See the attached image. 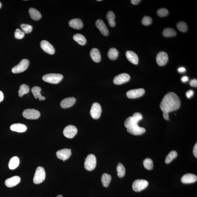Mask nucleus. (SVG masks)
I'll list each match as a JSON object with an SVG mask.
<instances>
[{"mask_svg":"<svg viewBox=\"0 0 197 197\" xmlns=\"http://www.w3.org/2000/svg\"><path fill=\"white\" fill-rule=\"evenodd\" d=\"M169 14L168 10L165 8H161L157 11V14L160 17H163L167 16Z\"/></svg>","mask_w":197,"mask_h":197,"instance_id":"obj_39","label":"nucleus"},{"mask_svg":"<svg viewBox=\"0 0 197 197\" xmlns=\"http://www.w3.org/2000/svg\"><path fill=\"white\" fill-rule=\"evenodd\" d=\"M178 70L179 72L181 73L185 72V68L181 67L179 68V69H178Z\"/></svg>","mask_w":197,"mask_h":197,"instance_id":"obj_48","label":"nucleus"},{"mask_svg":"<svg viewBox=\"0 0 197 197\" xmlns=\"http://www.w3.org/2000/svg\"><path fill=\"white\" fill-rule=\"evenodd\" d=\"M102 113V108L99 104L94 103L92 105L90 114L91 117L94 119H97L100 117Z\"/></svg>","mask_w":197,"mask_h":197,"instance_id":"obj_9","label":"nucleus"},{"mask_svg":"<svg viewBox=\"0 0 197 197\" xmlns=\"http://www.w3.org/2000/svg\"><path fill=\"white\" fill-rule=\"evenodd\" d=\"M149 185L147 180L138 179L134 181L132 184V188L134 191L139 192L146 188Z\"/></svg>","mask_w":197,"mask_h":197,"instance_id":"obj_7","label":"nucleus"},{"mask_svg":"<svg viewBox=\"0 0 197 197\" xmlns=\"http://www.w3.org/2000/svg\"><path fill=\"white\" fill-rule=\"evenodd\" d=\"M178 156V153L176 151H172L167 156L165 160V163L169 164L172 161V160Z\"/></svg>","mask_w":197,"mask_h":197,"instance_id":"obj_33","label":"nucleus"},{"mask_svg":"<svg viewBox=\"0 0 197 197\" xmlns=\"http://www.w3.org/2000/svg\"><path fill=\"white\" fill-rule=\"evenodd\" d=\"M45 172L44 167H38L36 169L33 179L34 183L35 184L42 183L45 180Z\"/></svg>","mask_w":197,"mask_h":197,"instance_id":"obj_5","label":"nucleus"},{"mask_svg":"<svg viewBox=\"0 0 197 197\" xmlns=\"http://www.w3.org/2000/svg\"><path fill=\"white\" fill-rule=\"evenodd\" d=\"M130 75L127 73H123L115 77L114 83L115 84L120 85L128 82L130 80Z\"/></svg>","mask_w":197,"mask_h":197,"instance_id":"obj_13","label":"nucleus"},{"mask_svg":"<svg viewBox=\"0 0 197 197\" xmlns=\"http://www.w3.org/2000/svg\"><path fill=\"white\" fill-rule=\"evenodd\" d=\"M30 91V88L28 86L25 84L21 85L19 87V90L18 91L19 96L21 97L25 94L28 93Z\"/></svg>","mask_w":197,"mask_h":197,"instance_id":"obj_31","label":"nucleus"},{"mask_svg":"<svg viewBox=\"0 0 197 197\" xmlns=\"http://www.w3.org/2000/svg\"><path fill=\"white\" fill-rule=\"evenodd\" d=\"M194 91L192 90H189L186 93V95L188 98L189 99L192 97L194 95Z\"/></svg>","mask_w":197,"mask_h":197,"instance_id":"obj_42","label":"nucleus"},{"mask_svg":"<svg viewBox=\"0 0 197 197\" xmlns=\"http://www.w3.org/2000/svg\"><path fill=\"white\" fill-rule=\"evenodd\" d=\"M21 181V178L18 176H14L7 178L5 180V184L8 187H12L15 186Z\"/></svg>","mask_w":197,"mask_h":197,"instance_id":"obj_17","label":"nucleus"},{"mask_svg":"<svg viewBox=\"0 0 197 197\" xmlns=\"http://www.w3.org/2000/svg\"><path fill=\"white\" fill-rule=\"evenodd\" d=\"M181 105L178 96L173 92L167 94L162 99L160 108L163 112L164 119L169 120V113L178 110Z\"/></svg>","mask_w":197,"mask_h":197,"instance_id":"obj_1","label":"nucleus"},{"mask_svg":"<svg viewBox=\"0 0 197 197\" xmlns=\"http://www.w3.org/2000/svg\"><path fill=\"white\" fill-rule=\"evenodd\" d=\"M71 155V149H64L58 151L56 156L59 159L65 161L70 157Z\"/></svg>","mask_w":197,"mask_h":197,"instance_id":"obj_14","label":"nucleus"},{"mask_svg":"<svg viewBox=\"0 0 197 197\" xmlns=\"http://www.w3.org/2000/svg\"><path fill=\"white\" fill-rule=\"evenodd\" d=\"M63 78V75L56 73H50L44 75L42 77V80L45 82L53 84L59 83Z\"/></svg>","mask_w":197,"mask_h":197,"instance_id":"obj_3","label":"nucleus"},{"mask_svg":"<svg viewBox=\"0 0 197 197\" xmlns=\"http://www.w3.org/2000/svg\"><path fill=\"white\" fill-rule=\"evenodd\" d=\"M23 115L25 118L28 119H36L40 117V113L37 110L27 109L23 111Z\"/></svg>","mask_w":197,"mask_h":197,"instance_id":"obj_8","label":"nucleus"},{"mask_svg":"<svg viewBox=\"0 0 197 197\" xmlns=\"http://www.w3.org/2000/svg\"><path fill=\"white\" fill-rule=\"evenodd\" d=\"M106 17L110 26L114 27L115 25V15L112 11H109L107 14Z\"/></svg>","mask_w":197,"mask_h":197,"instance_id":"obj_28","label":"nucleus"},{"mask_svg":"<svg viewBox=\"0 0 197 197\" xmlns=\"http://www.w3.org/2000/svg\"><path fill=\"white\" fill-rule=\"evenodd\" d=\"M111 180V177L110 175L104 173L102 174L101 178V181L104 187H107L109 185Z\"/></svg>","mask_w":197,"mask_h":197,"instance_id":"obj_27","label":"nucleus"},{"mask_svg":"<svg viewBox=\"0 0 197 197\" xmlns=\"http://www.w3.org/2000/svg\"><path fill=\"white\" fill-rule=\"evenodd\" d=\"M141 1L140 0H132L131 2L132 4L134 5H137L140 3Z\"/></svg>","mask_w":197,"mask_h":197,"instance_id":"obj_45","label":"nucleus"},{"mask_svg":"<svg viewBox=\"0 0 197 197\" xmlns=\"http://www.w3.org/2000/svg\"><path fill=\"white\" fill-rule=\"evenodd\" d=\"M168 61V56L164 51H161L156 56V61L158 65L163 66L166 65Z\"/></svg>","mask_w":197,"mask_h":197,"instance_id":"obj_12","label":"nucleus"},{"mask_svg":"<svg viewBox=\"0 0 197 197\" xmlns=\"http://www.w3.org/2000/svg\"><path fill=\"white\" fill-rule=\"evenodd\" d=\"M90 56L94 62H99L101 60V55L99 50L95 48L92 49L90 53Z\"/></svg>","mask_w":197,"mask_h":197,"instance_id":"obj_23","label":"nucleus"},{"mask_svg":"<svg viewBox=\"0 0 197 197\" xmlns=\"http://www.w3.org/2000/svg\"><path fill=\"white\" fill-rule=\"evenodd\" d=\"M152 18L150 16H145L142 20V23L143 25L147 26L150 25L152 23Z\"/></svg>","mask_w":197,"mask_h":197,"instance_id":"obj_40","label":"nucleus"},{"mask_svg":"<svg viewBox=\"0 0 197 197\" xmlns=\"http://www.w3.org/2000/svg\"><path fill=\"white\" fill-rule=\"evenodd\" d=\"M143 164L145 168L148 170H152L153 168V162L150 158H147L145 159L143 161Z\"/></svg>","mask_w":197,"mask_h":197,"instance_id":"obj_35","label":"nucleus"},{"mask_svg":"<svg viewBox=\"0 0 197 197\" xmlns=\"http://www.w3.org/2000/svg\"><path fill=\"white\" fill-rule=\"evenodd\" d=\"M10 129L13 131L19 132H25L27 130V128L25 125L21 123H15L10 126Z\"/></svg>","mask_w":197,"mask_h":197,"instance_id":"obj_22","label":"nucleus"},{"mask_svg":"<svg viewBox=\"0 0 197 197\" xmlns=\"http://www.w3.org/2000/svg\"><path fill=\"white\" fill-rule=\"evenodd\" d=\"M69 25L72 28L76 29H80L83 27L82 20L79 18H75L70 20L69 22Z\"/></svg>","mask_w":197,"mask_h":197,"instance_id":"obj_21","label":"nucleus"},{"mask_svg":"<svg viewBox=\"0 0 197 197\" xmlns=\"http://www.w3.org/2000/svg\"><path fill=\"white\" fill-rule=\"evenodd\" d=\"M188 79L187 76H184L181 78V80L183 82H185L188 81Z\"/></svg>","mask_w":197,"mask_h":197,"instance_id":"obj_46","label":"nucleus"},{"mask_svg":"<svg viewBox=\"0 0 197 197\" xmlns=\"http://www.w3.org/2000/svg\"><path fill=\"white\" fill-rule=\"evenodd\" d=\"M29 12L31 18L34 21H38L41 18L40 12L36 9L30 8L29 9Z\"/></svg>","mask_w":197,"mask_h":197,"instance_id":"obj_25","label":"nucleus"},{"mask_svg":"<svg viewBox=\"0 0 197 197\" xmlns=\"http://www.w3.org/2000/svg\"><path fill=\"white\" fill-rule=\"evenodd\" d=\"M2 3L1 2H0V9L1 8V7H2Z\"/></svg>","mask_w":197,"mask_h":197,"instance_id":"obj_50","label":"nucleus"},{"mask_svg":"<svg viewBox=\"0 0 197 197\" xmlns=\"http://www.w3.org/2000/svg\"><path fill=\"white\" fill-rule=\"evenodd\" d=\"M190 85L191 86L194 87H197V80L196 79H193L190 82Z\"/></svg>","mask_w":197,"mask_h":197,"instance_id":"obj_43","label":"nucleus"},{"mask_svg":"<svg viewBox=\"0 0 197 197\" xmlns=\"http://www.w3.org/2000/svg\"><path fill=\"white\" fill-rule=\"evenodd\" d=\"M97 165V159L93 154H90L85 159L84 167L86 170L91 171L95 168Z\"/></svg>","mask_w":197,"mask_h":197,"instance_id":"obj_4","label":"nucleus"},{"mask_svg":"<svg viewBox=\"0 0 197 197\" xmlns=\"http://www.w3.org/2000/svg\"><path fill=\"white\" fill-rule=\"evenodd\" d=\"M19 158L17 157H12L9 162V169L13 170L15 169L19 165Z\"/></svg>","mask_w":197,"mask_h":197,"instance_id":"obj_26","label":"nucleus"},{"mask_svg":"<svg viewBox=\"0 0 197 197\" xmlns=\"http://www.w3.org/2000/svg\"><path fill=\"white\" fill-rule=\"evenodd\" d=\"M4 96L2 92L0 91V102L3 100Z\"/></svg>","mask_w":197,"mask_h":197,"instance_id":"obj_47","label":"nucleus"},{"mask_svg":"<svg viewBox=\"0 0 197 197\" xmlns=\"http://www.w3.org/2000/svg\"><path fill=\"white\" fill-rule=\"evenodd\" d=\"M25 33L19 29H16L15 32V37L17 39H22L24 37Z\"/></svg>","mask_w":197,"mask_h":197,"instance_id":"obj_38","label":"nucleus"},{"mask_svg":"<svg viewBox=\"0 0 197 197\" xmlns=\"http://www.w3.org/2000/svg\"><path fill=\"white\" fill-rule=\"evenodd\" d=\"M177 27L180 32H185L187 30L188 27L187 24L183 21L178 22L177 24Z\"/></svg>","mask_w":197,"mask_h":197,"instance_id":"obj_36","label":"nucleus"},{"mask_svg":"<svg viewBox=\"0 0 197 197\" xmlns=\"http://www.w3.org/2000/svg\"><path fill=\"white\" fill-rule=\"evenodd\" d=\"M40 47L46 53L49 54L53 55L55 53L54 47L49 42L46 40H43L40 42Z\"/></svg>","mask_w":197,"mask_h":197,"instance_id":"obj_15","label":"nucleus"},{"mask_svg":"<svg viewBox=\"0 0 197 197\" xmlns=\"http://www.w3.org/2000/svg\"><path fill=\"white\" fill-rule=\"evenodd\" d=\"M139 121L136 120L133 117H130L125 121V126L127 128V131L130 134L135 135H140L146 132L145 129L139 127L138 123Z\"/></svg>","mask_w":197,"mask_h":197,"instance_id":"obj_2","label":"nucleus"},{"mask_svg":"<svg viewBox=\"0 0 197 197\" xmlns=\"http://www.w3.org/2000/svg\"><path fill=\"white\" fill-rule=\"evenodd\" d=\"M41 90V88L39 86H34L32 88V92L35 98H38L40 100H45L46 98L41 95L40 93Z\"/></svg>","mask_w":197,"mask_h":197,"instance_id":"obj_24","label":"nucleus"},{"mask_svg":"<svg viewBox=\"0 0 197 197\" xmlns=\"http://www.w3.org/2000/svg\"><path fill=\"white\" fill-rule=\"evenodd\" d=\"M193 153L194 154V155L195 157L196 158L197 157V143H196L195 144V146L194 148V150H193Z\"/></svg>","mask_w":197,"mask_h":197,"instance_id":"obj_44","label":"nucleus"},{"mask_svg":"<svg viewBox=\"0 0 197 197\" xmlns=\"http://www.w3.org/2000/svg\"><path fill=\"white\" fill-rule=\"evenodd\" d=\"M73 39L81 45H84L86 43V40L85 37L83 35L80 34H76L73 36Z\"/></svg>","mask_w":197,"mask_h":197,"instance_id":"obj_30","label":"nucleus"},{"mask_svg":"<svg viewBox=\"0 0 197 197\" xmlns=\"http://www.w3.org/2000/svg\"><path fill=\"white\" fill-rule=\"evenodd\" d=\"M197 177L194 174H188L184 175L181 178V181L184 184L194 183L197 181Z\"/></svg>","mask_w":197,"mask_h":197,"instance_id":"obj_18","label":"nucleus"},{"mask_svg":"<svg viewBox=\"0 0 197 197\" xmlns=\"http://www.w3.org/2000/svg\"><path fill=\"white\" fill-rule=\"evenodd\" d=\"M145 93L144 89L143 88H139L129 90L127 92L126 95L129 98L135 99L142 96Z\"/></svg>","mask_w":197,"mask_h":197,"instance_id":"obj_10","label":"nucleus"},{"mask_svg":"<svg viewBox=\"0 0 197 197\" xmlns=\"http://www.w3.org/2000/svg\"><path fill=\"white\" fill-rule=\"evenodd\" d=\"M77 132L78 130L76 127L71 125L66 127L63 131L64 136L69 139H72L76 135Z\"/></svg>","mask_w":197,"mask_h":197,"instance_id":"obj_11","label":"nucleus"},{"mask_svg":"<svg viewBox=\"0 0 197 197\" xmlns=\"http://www.w3.org/2000/svg\"><path fill=\"white\" fill-rule=\"evenodd\" d=\"M96 26L103 35L105 36L108 35L109 32H108V29L105 24L102 20L100 19L97 20L96 22Z\"/></svg>","mask_w":197,"mask_h":197,"instance_id":"obj_16","label":"nucleus"},{"mask_svg":"<svg viewBox=\"0 0 197 197\" xmlns=\"http://www.w3.org/2000/svg\"><path fill=\"white\" fill-rule=\"evenodd\" d=\"M119 52L115 48H111L108 51L107 55L110 59L114 60L116 59L118 57Z\"/></svg>","mask_w":197,"mask_h":197,"instance_id":"obj_29","label":"nucleus"},{"mask_svg":"<svg viewBox=\"0 0 197 197\" xmlns=\"http://www.w3.org/2000/svg\"><path fill=\"white\" fill-rule=\"evenodd\" d=\"M117 169L118 176L119 178H123L125 175V172H126L124 166L122 164L119 163L117 165Z\"/></svg>","mask_w":197,"mask_h":197,"instance_id":"obj_34","label":"nucleus"},{"mask_svg":"<svg viewBox=\"0 0 197 197\" xmlns=\"http://www.w3.org/2000/svg\"><path fill=\"white\" fill-rule=\"evenodd\" d=\"M29 65V61L28 60L23 59L19 63L15 66L12 69V72L14 73H19L26 70Z\"/></svg>","mask_w":197,"mask_h":197,"instance_id":"obj_6","label":"nucleus"},{"mask_svg":"<svg viewBox=\"0 0 197 197\" xmlns=\"http://www.w3.org/2000/svg\"><path fill=\"white\" fill-rule=\"evenodd\" d=\"M97 1H102V0H97Z\"/></svg>","mask_w":197,"mask_h":197,"instance_id":"obj_51","label":"nucleus"},{"mask_svg":"<svg viewBox=\"0 0 197 197\" xmlns=\"http://www.w3.org/2000/svg\"><path fill=\"white\" fill-rule=\"evenodd\" d=\"M76 99L74 97H68L62 100L60 103V106L64 108L71 107L76 102Z\"/></svg>","mask_w":197,"mask_h":197,"instance_id":"obj_19","label":"nucleus"},{"mask_svg":"<svg viewBox=\"0 0 197 197\" xmlns=\"http://www.w3.org/2000/svg\"><path fill=\"white\" fill-rule=\"evenodd\" d=\"M56 197H63L62 195H58V196H57Z\"/></svg>","mask_w":197,"mask_h":197,"instance_id":"obj_49","label":"nucleus"},{"mask_svg":"<svg viewBox=\"0 0 197 197\" xmlns=\"http://www.w3.org/2000/svg\"><path fill=\"white\" fill-rule=\"evenodd\" d=\"M177 33L174 29L166 28L164 29L163 32V35L165 37H172L175 36Z\"/></svg>","mask_w":197,"mask_h":197,"instance_id":"obj_32","label":"nucleus"},{"mask_svg":"<svg viewBox=\"0 0 197 197\" xmlns=\"http://www.w3.org/2000/svg\"><path fill=\"white\" fill-rule=\"evenodd\" d=\"M133 118L138 121H139L143 118L142 115L139 113H135L133 114L132 116Z\"/></svg>","mask_w":197,"mask_h":197,"instance_id":"obj_41","label":"nucleus"},{"mask_svg":"<svg viewBox=\"0 0 197 197\" xmlns=\"http://www.w3.org/2000/svg\"><path fill=\"white\" fill-rule=\"evenodd\" d=\"M21 27L25 33L28 34L32 32L33 27L30 25L23 23L21 25Z\"/></svg>","mask_w":197,"mask_h":197,"instance_id":"obj_37","label":"nucleus"},{"mask_svg":"<svg viewBox=\"0 0 197 197\" xmlns=\"http://www.w3.org/2000/svg\"><path fill=\"white\" fill-rule=\"evenodd\" d=\"M126 56L128 60L131 63L137 65L139 62V58L135 52L132 51H127Z\"/></svg>","mask_w":197,"mask_h":197,"instance_id":"obj_20","label":"nucleus"}]
</instances>
